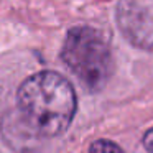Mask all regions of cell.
Listing matches in <instances>:
<instances>
[{"label":"cell","mask_w":153,"mask_h":153,"mask_svg":"<svg viewBox=\"0 0 153 153\" xmlns=\"http://www.w3.org/2000/svg\"><path fill=\"white\" fill-rule=\"evenodd\" d=\"M117 22L128 41L140 48H153V0H120Z\"/></svg>","instance_id":"3957f363"},{"label":"cell","mask_w":153,"mask_h":153,"mask_svg":"<svg viewBox=\"0 0 153 153\" xmlns=\"http://www.w3.org/2000/svg\"><path fill=\"white\" fill-rule=\"evenodd\" d=\"M61 58L91 92L102 89L112 74L109 43L100 31L91 27H74L68 31Z\"/></svg>","instance_id":"7a4b0ae2"},{"label":"cell","mask_w":153,"mask_h":153,"mask_svg":"<svg viewBox=\"0 0 153 153\" xmlns=\"http://www.w3.org/2000/svg\"><path fill=\"white\" fill-rule=\"evenodd\" d=\"M17 99L25 125L36 137L64 133L77 107L73 86L54 71H41L25 79Z\"/></svg>","instance_id":"6da1fadb"},{"label":"cell","mask_w":153,"mask_h":153,"mask_svg":"<svg viewBox=\"0 0 153 153\" xmlns=\"http://www.w3.org/2000/svg\"><path fill=\"white\" fill-rule=\"evenodd\" d=\"M89 153H125V152L117 143L110 142V140L100 138V140H96V142L91 143Z\"/></svg>","instance_id":"277c9868"},{"label":"cell","mask_w":153,"mask_h":153,"mask_svg":"<svg viewBox=\"0 0 153 153\" xmlns=\"http://www.w3.org/2000/svg\"><path fill=\"white\" fill-rule=\"evenodd\" d=\"M142 143L146 148V152L153 153V127L145 132V135H143V138H142Z\"/></svg>","instance_id":"5b68a950"}]
</instances>
